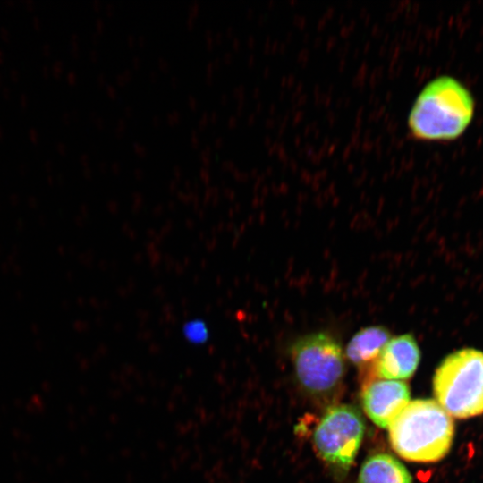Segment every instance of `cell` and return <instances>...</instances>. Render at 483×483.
I'll return each mask as SVG.
<instances>
[{
    "label": "cell",
    "instance_id": "obj_2",
    "mask_svg": "<svg viewBox=\"0 0 483 483\" xmlns=\"http://www.w3.org/2000/svg\"><path fill=\"white\" fill-rule=\"evenodd\" d=\"M392 448L402 458L417 462H435L450 451L454 423L436 401L409 402L388 427Z\"/></svg>",
    "mask_w": 483,
    "mask_h": 483
},
{
    "label": "cell",
    "instance_id": "obj_3",
    "mask_svg": "<svg viewBox=\"0 0 483 483\" xmlns=\"http://www.w3.org/2000/svg\"><path fill=\"white\" fill-rule=\"evenodd\" d=\"M436 402L451 416L468 419L483 413V352L463 348L447 355L433 377Z\"/></svg>",
    "mask_w": 483,
    "mask_h": 483
},
{
    "label": "cell",
    "instance_id": "obj_7",
    "mask_svg": "<svg viewBox=\"0 0 483 483\" xmlns=\"http://www.w3.org/2000/svg\"><path fill=\"white\" fill-rule=\"evenodd\" d=\"M420 349L411 334L390 338L372 366L373 375L382 379H408L420 361Z\"/></svg>",
    "mask_w": 483,
    "mask_h": 483
},
{
    "label": "cell",
    "instance_id": "obj_4",
    "mask_svg": "<svg viewBox=\"0 0 483 483\" xmlns=\"http://www.w3.org/2000/svg\"><path fill=\"white\" fill-rule=\"evenodd\" d=\"M290 351L296 377L309 392L326 393L341 381L345 369L344 354L331 335L317 332L301 336Z\"/></svg>",
    "mask_w": 483,
    "mask_h": 483
},
{
    "label": "cell",
    "instance_id": "obj_6",
    "mask_svg": "<svg viewBox=\"0 0 483 483\" xmlns=\"http://www.w3.org/2000/svg\"><path fill=\"white\" fill-rule=\"evenodd\" d=\"M409 402L410 389L402 380L373 379L366 384L361 394L364 411L382 428H388Z\"/></svg>",
    "mask_w": 483,
    "mask_h": 483
},
{
    "label": "cell",
    "instance_id": "obj_10",
    "mask_svg": "<svg viewBox=\"0 0 483 483\" xmlns=\"http://www.w3.org/2000/svg\"><path fill=\"white\" fill-rule=\"evenodd\" d=\"M185 335L193 342H201L207 336L206 327L199 322H192L185 326Z\"/></svg>",
    "mask_w": 483,
    "mask_h": 483
},
{
    "label": "cell",
    "instance_id": "obj_9",
    "mask_svg": "<svg viewBox=\"0 0 483 483\" xmlns=\"http://www.w3.org/2000/svg\"><path fill=\"white\" fill-rule=\"evenodd\" d=\"M358 483H412V478L395 457L388 453H377L362 463Z\"/></svg>",
    "mask_w": 483,
    "mask_h": 483
},
{
    "label": "cell",
    "instance_id": "obj_8",
    "mask_svg": "<svg viewBox=\"0 0 483 483\" xmlns=\"http://www.w3.org/2000/svg\"><path fill=\"white\" fill-rule=\"evenodd\" d=\"M390 338V332L385 326H367L352 337L347 344L345 355L353 365L360 369L372 368Z\"/></svg>",
    "mask_w": 483,
    "mask_h": 483
},
{
    "label": "cell",
    "instance_id": "obj_1",
    "mask_svg": "<svg viewBox=\"0 0 483 483\" xmlns=\"http://www.w3.org/2000/svg\"><path fill=\"white\" fill-rule=\"evenodd\" d=\"M476 102L457 78L442 74L428 81L415 97L407 118L411 137L423 142H451L471 124Z\"/></svg>",
    "mask_w": 483,
    "mask_h": 483
},
{
    "label": "cell",
    "instance_id": "obj_5",
    "mask_svg": "<svg viewBox=\"0 0 483 483\" xmlns=\"http://www.w3.org/2000/svg\"><path fill=\"white\" fill-rule=\"evenodd\" d=\"M365 431L360 413L346 404L329 408L316 427L313 440L320 457L330 465L347 469L353 462Z\"/></svg>",
    "mask_w": 483,
    "mask_h": 483
}]
</instances>
